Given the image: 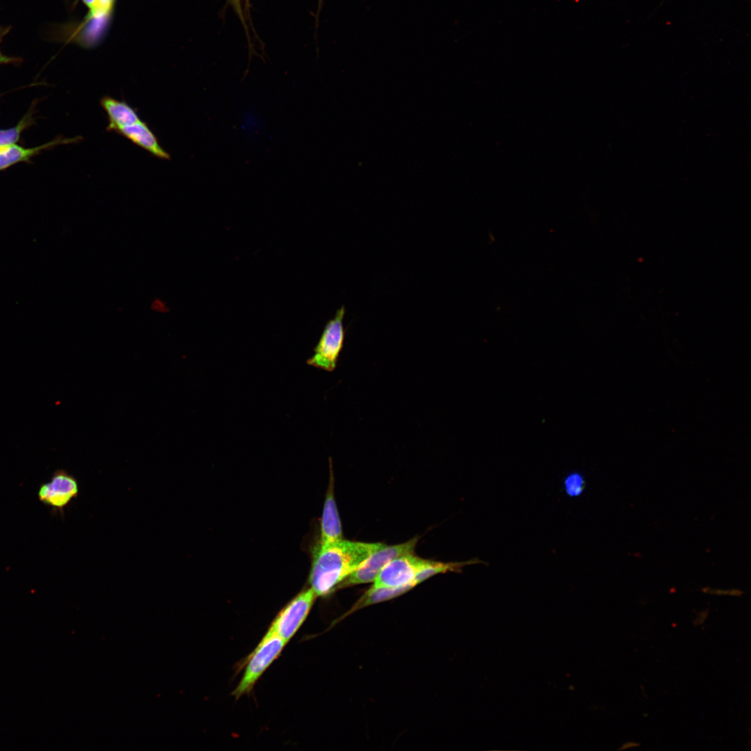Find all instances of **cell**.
<instances>
[{"label": "cell", "instance_id": "cell-11", "mask_svg": "<svg viewBox=\"0 0 751 751\" xmlns=\"http://www.w3.org/2000/svg\"><path fill=\"white\" fill-rule=\"evenodd\" d=\"M78 139L77 137L74 138H59L31 148H26L16 144L0 147V170L19 162L28 161L42 150L56 145L73 143L77 141Z\"/></svg>", "mask_w": 751, "mask_h": 751}, {"label": "cell", "instance_id": "cell-14", "mask_svg": "<svg viewBox=\"0 0 751 751\" xmlns=\"http://www.w3.org/2000/svg\"><path fill=\"white\" fill-rule=\"evenodd\" d=\"M478 563H485V562L476 558L467 561L455 563H441L429 560L427 565L417 573L414 581L416 584H419L434 575L448 572H460L465 566Z\"/></svg>", "mask_w": 751, "mask_h": 751}, {"label": "cell", "instance_id": "cell-17", "mask_svg": "<svg viewBox=\"0 0 751 751\" xmlns=\"http://www.w3.org/2000/svg\"><path fill=\"white\" fill-rule=\"evenodd\" d=\"M152 311L158 314H166L170 310L168 303L161 298H154L150 302Z\"/></svg>", "mask_w": 751, "mask_h": 751}, {"label": "cell", "instance_id": "cell-2", "mask_svg": "<svg viewBox=\"0 0 751 751\" xmlns=\"http://www.w3.org/2000/svg\"><path fill=\"white\" fill-rule=\"evenodd\" d=\"M286 644L277 636L266 632L248 657L244 673L232 692L236 700L252 691L264 672L280 656Z\"/></svg>", "mask_w": 751, "mask_h": 751}, {"label": "cell", "instance_id": "cell-13", "mask_svg": "<svg viewBox=\"0 0 751 751\" xmlns=\"http://www.w3.org/2000/svg\"><path fill=\"white\" fill-rule=\"evenodd\" d=\"M414 586H416L414 583L399 587H375L372 586L361 597L353 610L391 599L404 594Z\"/></svg>", "mask_w": 751, "mask_h": 751}, {"label": "cell", "instance_id": "cell-15", "mask_svg": "<svg viewBox=\"0 0 751 751\" xmlns=\"http://www.w3.org/2000/svg\"><path fill=\"white\" fill-rule=\"evenodd\" d=\"M586 480L582 474L572 471L567 474L563 480V489L565 494L571 497L580 496L586 489Z\"/></svg>", "mask_w": 751, "mask_h": 751}, {"label": "cell", "instance_id": "cell-5", "mask_svg": "<svg viewBox=\"0 0 751 751\" xmlns=\"http://www.w3.org/2000/svg\"><path fill=\"white\" fill-rule=\"evenodd\" d=\"M417 542L418 538H414L396 545L385 544L372 553L341 583L339 588L373 582L382 569L391 560L402 555L413 554Z\"/></svg>", "mask_w": 751, "mask_h": 751}, {"label": "cell", "instance_id": "cell-10", "mask_svg": "<svg viewBox=\"0 0 751 751\" xmlns=\"http://www.w3.org/2000/svg\"><path fill=\"white\" fill-rule=\"evenodd\" d=\"M99 102L108 117L107 131L116 133L120 129L141 120L137 111L124 100L105 95Z\"/></svg>", "mask_w": 751, "mask_h": 751}, {"label": "cell", "instance_id": "cell-3", "mask_svg": "<svg viewBox=\"0 0 751 751\" xmlns=\"http://www.w3.org/2000/svg\"><path fill=\"white\" fill-rule=\"evenodd\" d=\"M345 313V307L342 306L326 323L313 355L306 362L307 364L330 372L336 369L346 337L343 323Z\"/></svg>", "mask_w": 751, "mask_h": 751}, {"label": "cell", "instance_id": "cell-18", "mask_svg": "<svg viewBox=\"0 0 751 751\" xmlns=\"http://www.w3.org/2000/svg\"><path fill=\"white\" fill-rule=\"evenodd\" d=\"M116 0H97L95 8L88 13L103 12L112 13Z\"/></svg>", "mask_w": 751, "mask_h": 751}, {"label": "cell", "instance_id": "cell-9", "mask_svg": "<svg viewBox=\"0 0 751 751\" xmlns=\"http://www.w3.org/2000/svg\"><path fill=\"white\" fill-rule=\"evenodd\" d=\"M333 478L330 468V485L325 499L321 522L320 542H333L343 540L341 524L333 493Z\"/></svg>", "mask_w": 751, "mask_h": 751}, {"label": "cell", "instance_id": "cell-4", "mask_svg": "<svg viewBox=\"0 0 751 751\" xmlns=\"http://www.w3.org/2000/svg\"><path fill=\"white\" fill-rule=\"evenodd\" d=\"M316 598L310 588L299 592L277 613L267 632L287 643L307 619Z\"/></svg>", "mask_w": 751, "mask_h": 751}, {"label": "cell", "instance_id": "cell-16", "mask_svg": "<svg viewBox=\"0 0 751 751\" xmlns=\"http://www.w3.org/2000/svg\"><path fill=\"white\" fill-rule=\"evenodd\" d=\"M30 123V118L25 116L16 126L6 129H0V147L15 144L22 131Z\"/></svg>", "mask_w": 751, "mask_h": 751}, {"label": "cell", "instance_id": "cell-21", "mask_svg": "<svg viewBox=\"0 0 751 751\" xmlns=\"http://www.w3.org/2000/svg\"><path fill=\"white\" fill-rule=\"evenodd\" d=\"M8 60H9V59H8L6 57L3 56L0 52V64L2 63H6Z\"/></svg>", "mask_w": 751, "mask_h": 751}, {"label": "cell", "instance_id": "cell-8", "mask_svg": "<svg viewBox=\"0 0 751 751\" xmlns=\"http://www.w3.org/2000/svg\"><path fill=\"white\" fill-rule=\"evenodd\" d=\"M116 133L125 137L134 145L144 149L158 159L162 160L170 159V154L163 148L156 136L148 124L142 120L135 124L120 129Z\"/></svg>", "mask_w": 751, "mask_h": 751}, {"label": "cell", "instance_id": "cell-12", "mask_svg": "<svg viewBox=\"0 0 751 751\" xmlns=\"http://www.w3.org/2000/svg\"><path fill=\"white\" fill-rule=\"evenodd\" d=\"M111 13H88L81 24L80 40L83 45L94 46L104 35L111 19Z\"/></svg>", "mask_w": 751, "mask_h": 751}, {"label": "cell", "instance_id": "cell-19", "mask_svg": "<svg viewBox=\"0 0 751 751\" xmlns=\"http://www.w3.org/2000/svg\"><path fill=\"white\" fill-rule=\"evenodd\" d=\"M639 745H640V743H638L633 742V741H627V742H626V743H624V744L622 745V746L619 748V750H626V749L631 748H636V747H638Z\"/></svg>", "mask_w": 751, "mask_h": 751}, {"label": "cell", "instance_id": "cell-20", "mask_svg": "<svg viewBox=\"0 0 751 751\" xmlns=\"http://www.w3.org/2000/svg\"><path fill=\"white\" fill-rule=\"evenodd\" d=\"M82 1L88 8L89 10H91L95 8L97 0H82Z\"/></svg>", "mask_w": 751, "mask_h": 751}, {"label": "cell", "instance_id": "cell-1", "mask_svg": "<svg viewBox=\"0 0 751 751\" xmlns=\"http://www.w3.org/2000/svg\"><path fill=\"white\" fill-rule=\"evenodd\" d=\"M385 544L341 540L319 542L312 554L309 576L310 588L316 597H325L339 589L341 583L374 551Z\"/></svg>", "mask_w": 751, "mask_h": 751}, {"label": "cell", "instance_id": "cell-6", "mask_svg": "<svg viewBox=\"0 0 751 751\" xmlns=\"http://www.w3.org/2000/svg\"><path fill=\"white\" fill-rule=\"evenodd\" d=\"M79 493L76 478L63 469L56 470L51 479L42 483L38 489L39 501L56 512L63 513L64 509Z\"/></svg>", "mask_w": 751, "mask_h": 751}, {"label": "cell", "instance_id": "cell-7", "mask_svg": "<svg viewBox=\"0 0 751 751\" xmlns=\"http://www.w3.org/2000/svg\"><path fill=\"white\" fill-rule=\"evenodd\" d=\"M428 562V560L415 556L413 554L398 556L382 569L373 581V586L399 587L414 583L415 575Z\"/></svg>", "mask_w": 751, "mask_h": 751}]
</instances>
